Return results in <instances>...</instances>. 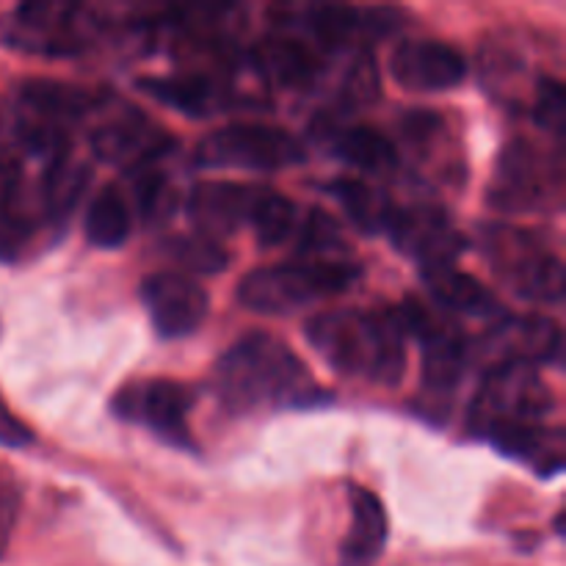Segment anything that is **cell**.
<instances>
[{"instance_id":"6da1fadb","label":"cell","mask_w":566,"mask_h":566,"mask_svg":"<svg viewBox=\"0 0 566 566\" xmlns=\"http://www.w3.org/2000/svg\"><path fill=\"white\" fill-rule=\"evenodd\" d=\"M213 390L232 415L307 409L324 401L307 365L269 332H252L227 348L213 368Z\"/></svg>"},{"instance_id":"7a4b0ae2","label":"cell","mask_w":566,"mask_h":566,"mask_svg":"<svg viewBox=\"0 0 566 566\" xmlns=\"http://www.w3.org/2000/svg\"><path fill=\"white\" fill-rule=\"evenodd\" d=\"M318 357L348 379L396 387L407 370V329L398 313L332 310L304 329Z\"/></svg>"},{"instance_id":"3957f363","label":"cell","mask_w":566,"mask_h":566,"mask_svg":"<svg viewBox=\"0 0 566 566\" xmlns=\"http://www.w3.org/2000/svg\"><path fill=\"white\" fill-rule=\"evenodd\" d=\"M359 280V269L343 260H296L265 265L247 274L238 287V302L252 313L287 315L310 304L346 293Z\"/></svg>"},{"instance_id":"277c9868","label":"cell","mask_w":566,"mask_h":566,"mask_svg":"<svg viewBox=\"0 0 566 566\" xmlns=\"http://www.w3.org/2000/svg\"><path fill=\"white\" fill-rule=\"evenodd\" d=\"M551 409L553 392L534 365H492L470 407V431L495 440L506 431L542 426Z\"/></svg>"},{"instance_id":"5b68a950","label":"cell","mask_w":566,"mask_h":566,"mask_svg":"<svg viewBox=\"0 0 566 566\" xmlns=\"http://www.w3.org/2000/svg\"><path fill=\"white\" fill-rule=\"evenodd\" d=\"M484 249L497 280L520 298L536 304L564 302V263L534 235L509 224L486 227Z\"/></svg>"},{"instance_id":"8992f818","label":"cell","mask_w":566,"mask_h":566,"mask_svg":"<svg viewBox=\"0 0 566 566\" xmlns=\"http://www.w3.org/2000/svg\"><path fill=\"white\" fill-rule=\"evenodd\" d=\"M193 160L205 169L280 171L304 164V147L282 127L235 122L205 136Z\"/></svg>"},{"instance_id":"52a82bcc","label":"cell","mask_w":566,"mask_h":566,"mask_svg":"<svg viewBox=\"0 0 566 566\" xmlns=\"http://www.w3.org/2000/svg\"><path fill=\"white\" fill-rule=\"evenodd\" d=\"M558 186H562V164L551 166L547 155L534 142L514 138L497 155L490 202L503 213H531L545 208Z\"/></svg>"},{"instance_id":"ba28073f","label":"cell","mask_w":566,"mask_h":566,"mask_svg":"<svg viewBox=\"0 0 566 566\" xmlns=\"http://www.w3.org/2000/svg\"><path fill=\"white\" fill-rule=\"evenodd\" d=\"M193 407V392L171 379H142L122 387L114 396V409L127 423H142L169 446L191 451L193 437L188 429V412Z\"/></svg>"},{"instance_id":"9c48e42d","label":"cell","mask_w":566,"mask_h":566,"mask_svg":"<svg viewBox=\"0 0 566 566\" xmlns=\"http://www.w3.org/2000/svg\"><path fill=\"white\" fill-rule=\"evenodd\" d=\"M385 232L398 249L420 265L453 263L464 252V238L453 230L446 210L437 205H415V208H396L385 219Z\"/></svg>"},{"instance_id":"30bf717a","label":"cell","mask_w":566,"mask_h":566,"mask_svg":"<svg viewBox=\"0 0 566 566\" xmlns=\"http://www.w3.org/2000/svg\"><path fill=\"white\" fill-rule=\"evenodd\" d=\"M142 302L160 337H188L205 324L210 298L202 285L177 271H158L142 282Z\"/></svg>"},{"instance_id":"8fae6325","label":"cell","mask_w":566,"mask_h":566,"mask_svg":"<svg viewBox=\"0 0 566 566\" xmlns=\"http://www.w3.org/2000/svg\"><path fill=\"white\" fill-rule=\"evenodd\" d=\"M390 75L409 92H446L468 75V61L440 39H409L390 55Z\"/></svg>"},{"instance_id":"7c38bea8","label":"cell","mask_w":566,"mask_h":566,"mask_svg":"<svg viewBox=\"0 0 566 566\" xmlns=\"http://www.w3.org/2000/svg\"><path fill=\"white\" fill-rule=\"evenodd\" d=\"M260 186H241V182H199L188 197V216L202 235H230L238 227L252 221L254 202Z\"/></svg>"},{"instance_id":"4fadbf2b","label":"cell","mask_w":566,"mask_h":566,"mask_svg":"<svg viewBox=\"0 0 566 566\" xmlns=\"http://www.w3.org/2000/svg\"><path fill=\"white\" fill-rule=\"evenodd\" d=\"M77 6L59 3H28L11 14L9 39L17 48H25L31 53L66 55L77 50L75 28L70 17Z\"/></svg>"},{"instance_id":"5bb4252c","label":"cell","mask_w":566,"mask_h":566,"mask_svg":"<svg viewBox=\"0 0 566 566\" xmlns=\"http://www.w3.org/2000/svg\"><path fill=\"white\" fill-rule=\"evenodd\" d=\"M490 354L495 363H553L562 354V326L551 318H512L492 329Z\"/></svg>"},{"instance_id":"9a60e30c","label":"cell","mask_w":566,"mask_h":566,"mask_svg":"<svg viewBox=\"0 0 566 566\" xmlns=\"http://www.w3.org/2000/svg\"><path fill=\"white\" fill-rule=\"evenodd\" d=\"M348 495H352V525L340 545V566H374L385 553L387 534H390L385 503L357 484L348 490Z\"/></svg>"},{"instance_id":"2e32d148","label":"cell","mask_w":566,"mask_h":566,"mask_svg":"<svg viewBox=\"0 0 566 566\" xmlns=\"http://www.w3.org/2000/svg\"><path fill=\"white\" fill-rule=\"evenodd\" d=\"M423 282L437 304L453 313L473 315V318H497L501 302L490 287L481 285L475 276L459 271L453 263L423 265Z\"/></svg>"},{"instance_id":"e0dca14e","label":"cell","mask_w":566,"mask_h":566,"mask_svg":"<svg viewBox=\"0 0 566 566\" xmlns=\"http://www.w3.org/2000/svg\"><path fill=\"white\" fill-rule=\"evenodd\" d=\"M254 61L271 83H280L285 88L313 86L321 72L318 53L291 36H269L260 42L254 50Z\"/></svg>"},{"instance_id":"ac0fdd59","label":"cell","mask_w":566,"mask_h":566,"mask_svg":"<svg viewBox=\"0 0 566 566\" xmlns=\"http://www.w3.org/2000/svg\"><path fill=\"white\" fill-rule=\"evenodd\" d=\"M31 213L25 202V182L17 160L0 155V260L20 258L31 241Z\"/></svg>"},{"instance_id":"d6986e66","label":"cell","mask_w":566,"mask_h":566,"mask_svg":"<svg viewBox=\"0 0 566 566\" xmlns=\"http://www.w3.org/2000/svg\"><path fill=\"white\" fill-rule=\"evenodd\" d=\"M166 136H160V130L149 133V125L144 119H119L114 125L103 127V130L94 136V149L99 153V158L119 160V164L130 166H144L149 158L160 153L166 147Z\"/></svg>"},{"instance_id":"ffe728a7","label":"cell","mask_w":566,"mask_h":566,"mask_svg":"<svg viewBox=\"0 0 566 566\" xmlns=\"http://www.w3.org/2000/svg\"><path fill=\"white\" fill-rule=\"evenodd\" d=\"M497 448L506 457L523 459L534 464L542 475H553L564 468V431L547 429V426H528V429H514L495 437Z\"/></svg>"},{"instance_id":"44dd1931","label":"cell","mask_w":566,"mask_h":566,"mask_svg":"<svg viewBox=\"0 0 566 566\" xmlns=\"http://www.w3.org/2000/svg\"><path fill=\"white\" fill-rule=\"evenodd\" d=\"M332 149H335L337 158L352 164L354 169L368 171V175L390 171L398 160L396 147H392L390 138L370 125L343 127V130L335 136Z\"/></svg>"},{"instance_id":"7402d4cb","label":"cell","mask_w":566,"mask_h":566,"mask_svg":"<svg viewBox=\"0 0 566 566\" xmlns=\"http://www.w3.org/2000/svg\"><path fill=\"white\" fill-rule=\"evenodd\" d=\"M86 238L92 247L116 249L130 238L133 219L127 208L125 193L116 186H105L97 197L92 199L86 210Z\"/></svg>"},{"instance_id":"603a6c76","label":"cell","mask_w":566,"mask_h":566,"mask_svg":"<svg viewBox=\"0 0 566 566\" xmlns=\"http://www.w3.org/2000/svg\"><path fill=\"white\" fill-rule=\"evenodd\" d=\"M142 92L158 99L160 105L182 111V114H205L213 105L216 88L205 75H171V77H142Z\"/></svg>"},{"instance_id":"cb8c5ba5","label":"cell","mask_w":566,"mask_h":566,"mask_svg":"<svg viewBox=\"0 0 566 566\" xmlns=\"http://www.w3.org/2000/svg\"><path fill=\"white\" fill-rule=\"evenodd\" d=\"M298 208L293 199H287L285 193L274 191V188L260 186L258 202H254L252 221H249V230L254 232L263 247H276L285 238L293 235V230L298 227Z\"/></svg>"},{"instance_id":"d4e9b609","label":"cell","mask_w":566,"mask_h":566,"mask_svg":"<svg viewBox=\"0 0 566 566\" xmlns=\"http://www.w3.org/2000/svg\"><path fill=\"white\" fill-rule=\"evenodd\" d=\"M374 22L368 14L348 6H310L304 17V28L315 36V42L324 48H340L348 39L357 36L359 31L370 28Z\"/></svg>"},{"instance_id":"484cf974","label":"cell","mask_w":566,"mask_h":566,"mask_svg":"<svg viewBox=\"0 0 566 566\" xmlns=\"http://www.w3.org/2000/svg\"><path fill=\"white\" fill-rule=\"evenodd\" d=\"M329 191L335 193V199L340 202V208L346 210L348 219L357 227H363L365 232H379L385 230V219L390 213L392 205L385 202L379 193L370 186L359 180H348V177H340L337 182H332Z\"/></svg>"},{"instance_id":"4316f807","label":"cell","mask_w":566,"mask_h":566,"mask_svg":"<svg viewBox=\"0 0 566 566\" xmlns=\"http://www.w3.org/2000/svg\"><path fill=\"white\" fill-rule=\"evenodd\" d=\"M166 243V254H169L175 263H180L182 269L193 271V274H219L230 263V254L213 238L202 235V232H193V235H175Z\"/></svg>"},{"instance_id":"83f0119b","label":"cell","mask_w":566,"mask_h":566,"mask_svg":"<svg viewBox=\"0 0 566 566\" xmlns=\"http://www.w3.org/2000/svg\"><path fill=\"white\" fill-rule=\"evenodd\" d=\"M86 175L88 171L83 169V166L72 164L66 155L55 153V164L50 166V171L44 175L42 182V197L50 213L64 216L75 208L77 197H81L83 188H86Z\"/></svg>"},{"instance_id":"f1b7e54d","label":"cell","mask_w":566,"mask_h":566,"mask_svg":"<svg viewBox=\"0 0 566 566\" xmlns=\"http://www.w3.org/2000/svg\"><path fill=\"white\" fill-rule=\"evenodd\" d=\"M534 119L536 125L545 127L556 138L564 136L566 125V92L562 81L545 77L536 88V105H534Z\"/></svg>"},{"instance_id":"f546056e","label":"cell","mask_w":566,"mask_h":566,"mask_svg":"<svg viewBox=\"0 0 566 566\" xmlns=\"http://www.w3.org/2000/svg\"><path fill=\"white\" fill-rule=\"evenodd\" d=\"M136 193H138V208H142V213L147 216V219H155L160 210L169 208L166 199H171V191L169 186H166L164 175H158V171H149V175L138 177Z\"/></svg>"},{"instance_id":"4dcf8cb0","label":"cell","mask_w":566,"mask_h":566,"mask_svg":"<svg viewBox=\"0 0 566 566\" xmlns=\"http://www.w3.org/2000/svg\"><path fill=\"white\" fill-rule=\"evenodd\" d=\"M33 442V431L6 407L0 398V446L3 448H25Z\"/></svg>"},{"instance_id":"1f68e13d","label":"cell","mask_w":566,"mask_h":566,"mask_svg":"<svg viewBox=\"0 0 566 566\" xmlns=\"http://www.w3.org/2000/svg\"><path fill=\"white\" fill-rule=\"evenodd\" d=\"M17 512H20V495L14 490H0V542L14 528Z\"/></svg>"}]
</instances>
